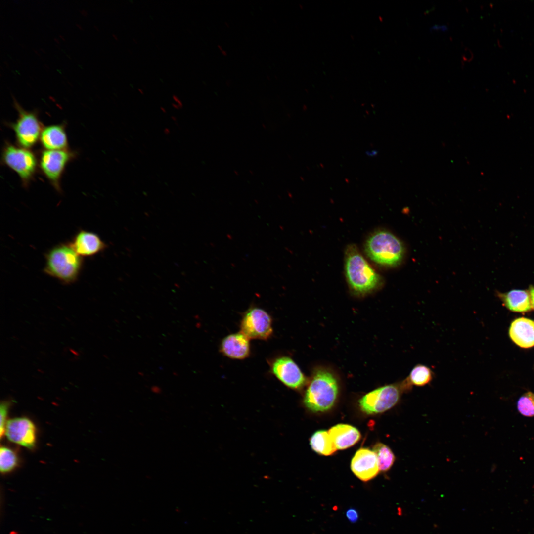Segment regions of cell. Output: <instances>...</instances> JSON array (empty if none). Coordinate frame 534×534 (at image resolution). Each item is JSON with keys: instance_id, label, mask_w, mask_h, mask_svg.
<instances>
[{"instance_id": "6da1fadb", "label": "cell", "mask_w": 534, "mask_h": 534, "mask_svg": "<svg viewBox=\"0 0 534 534\" xmlns=\"http://www.w3.org/2000/svg\"><path fill=\"white\" fill-rule=\"evenodd\" d=\"M345 270L349 285L352 291L364 295L381 285V277L370 266L354 244L347 246L345 252Z\"/></svg>"}, {"instance_id": "7a4b0ae2", "label": "cell", "mask_w": 534, "mask_h": 534, "mask_svg": "<svg viewBox=\"0 0 534 534\" xmlns=\"http://www.w3.org/2000/svg\"><path fill=\"white\" fill-rule=\"evenodd\" d=\"M45 258V273L64 284H70L77 280L84 261L69 243L55 245L47 251Z\"/></svg>"}, {"instance_id": "3957f363", "label": "cell", "mask_w": 534, "mask_h": 534, "mask_svg": "<svg viewBox=\"0 0 534 534\" xmlns=\"http://www.w3.org/2000/svg\"><path fill=\"white\" fill-rule=\"evenodd\" d=\"M338 393L335 376L326 369H318L314 372L306 391L304 403L313 412L326 411L333 406Z\"/></svg>"}, {"instance_id": "277c9868", "label": "cell", "mask_w": 534, "mask_h": 534, "mask_svg": "<svg viewBox=\"0 0 534 534\" xmlns=\"http://www.w3.org/2000/svg\"><path fill=\"white\" fill-rule=\"evenodd\" d=\"M364 250L372 261L391 267L400 265L405 254L402 242L386 230H379L371 234L365 242Z\"/></svg>"}, {"instance_id": "5b68a950", "label": "cell", "mask_w": 534, "mask_h": 534, "mask_svg": "<svg viewBox=\"0 0 534 534\" xmlns=\"http://www.w3.org/2000/svg\"><path fill=\"white\" fill-rule=\"evenodd\" d=\"M405 391L401 382L379 387L363 396L359 400L361 410L371 415L385 412L394 407Z\"/></svg>"}, {"instance_id": "8992f818", "label": "cell", "mask_w": 534, "mask_h": 534, "mask_svg": "<svg viewBox=\"0 0 534 534\" xmlns=\"http://www.w3.org/2000/svg\"><path fill=\"white\" fill-rule=\"evenodd\" d=\"M272 319L263 309L251 307L243 314L240 332L249 339L267 340L273 333Z\"/></svg>"}, {"instance_id": "52a82bcc", "label": "cell", "mask_w": 534, "mask_h": 534, "mask_svg": "<svg viewBox=\"0 0 534 534\" xmlns=\"http://www.w3.org/2000/svg\"><path fill=\"white\" fill-rule=\"evenodd\" d=\"M272 374L289 388L298 389L306 383V378L298 365L290 357L277 356L269 362Z\"/></svg>"}, {"instance_id": "ba28073f", "label": "cell", "mask_w": 534, "mask_h": 534, "mask_svg": "<svg viewBox=\"0 0 534 534\" xmlns=\"http://www.w3.org/2000/svg\"><path fill=\"white\" fill-rule=\"evenodd\" d=\"M14 100L15 107L19 113V117L14 127L16 137L22 146L30 147L38 139L41 132L40 124L35 113L24 110Z\"/></svg>"}, {"instance_id": "9c48e42d", "label": "cell", "mask_w": 534, "mask_h": 534, "mask_svg": "<svg viewBox=\"0 0 534 534\" xmlns=\"http://www.w3.org/2000/svg\"><path fill=\"white\" fill-rule=\"evenodd\" d=\"M4 433L11 442L32 448L36 440V427L33 422L25 417L11 419L7 421Z\"/></svg>"}, {"instance_id": "30bf717a", "label": "cell", "mask_w": 534, "mask_h": 534, "mask_svg": "<svg viewBox=\"0 0 534 534\" xmlns=\"http://www.w3.org/2000/svg\"><path fill=\"white\" fill-rule=\"evenodd\" d=\"M5 163L24 180L30 178L35 172L36 158L30 151L13 146H8L4 151Z\"/></svg>"}, {"instance_id": "8fae6325", "label": "cell", "mask_w": 534, "mask_h": 534, "mask_svg": "<svg viewBox=\"0 0 534 534\" xmlns=\"http://www.w3.org/2000/svg\"><path fill=\"white\" fill-rule=\"evenodd\" d=\"M351 468L354 474L363 481L373 479L380 471L374 452L364 448L356 452L352 459Z\"/></svg>"}, {"instance_id": "7c38bea8", "label": "cell", "mask_w": 534, "mask_h": 534, "mask_svg": "<svg viewBox=\"0 0 534 534\" xmlns=\"http://www.w3.org/2000/svg\"><path fill=\"white\" fill-rule=\"evenodd\" d=\"M69 244L82 257L95 255L107 248L106 244L97 234L84 230L79 231Z\"/></svg>"}, {"instance_id": "4fadbf2b", "label": "cell", "mask_w": 534, "mask_h": 534, "mask_svg": "<svg viewBox=\"0 0 534 534\" xmlns=\"http://www.w3.org/2000/svg\"><path fill=\"white\" fill-rule=\"evenodd\" d=\"M69 158L68 153L65 151L48 150L42 154L41 167L46 177L57 183Z\"/></svg>"}, {"instance_id": "5bb4252c", "label": "cell", "mask_w": 534, "mask_h": 534, "mask_svg": "<svg viewBox=\"0 0 534 534\" xmlns=\"http://www.w3.org/2000/svg\"><path fill=\"white\" fill-rule=\"evenodd\" d=\"M249 340L241 332L230 334L222 340L220 346V351L230 358H246L250 353Z\"/></svg>"}, {"instance_id": "9a60e30c", "label": "cell", "mask_w": 534, "mask_h": 534, "mask_svg": "<svg viewBox=\"0 0 534 534\" xmlns=\"http://www.w3.org/2000/svg\"><path fill=\"white\" fill-rule=\"evenodd\" d=\"M512 341L520 347L528 348L534 346V321L521 317L514 320L509 329Z\"/></svg>"}, {"instance_id": "2e32d148", "label": "cell", "mask_w": 534, "mask_h": 534, "mask_svg": "<svg viewBox=\"0 0 534 534\" xmlns=\"http://www.w3.org/2000/svg\"><path fill=\"white\" fill-rule=\"evenodd\" d=\"M337 449L349 448L360 439V433L355 427L348 424H339L331 427L328 431Z\"/></svg>"}, {"instance_id": "e0dca14e", "label": "cell", "mask_w": 534, "mask_h": 534, "mask_svg": "<svg viewBox=\"0 0 534 534\" xmlns=\"http://www.w3.org/2000/svg\"><path fill=\"white\" fill-rule=\"evenodd\" d=\"M505 306L514 312H523L532 309L529 293L526 290H512L501 295Z\"/></svg>"}, {"instance_id": "ac0fdd59", "label": "cell", "mask_w": 534, "mask_h": 534, "mask_svg": "<svg viewBox=\"0 0 534 534\" xmlns=\"http://www.w3.org/2000/svg\"><path fill=\"white\" fill-rule=\"evenodd\" d=\"M43 146L48 150H60L67 145V137L63 129L59 126L45 128L41 134Z\"/></svg>"}, {"instance_id": "d6986e66", "label": "cell", "mask_w": 534, "mask_h": 534, "mask_svg": "<svg viewBox=\"0 0 534 534\" xmlns=\"http://www.w3.org/2000/svg\"><path fill=\"white\" fill-rule=\"evenodd\" d=\"M312 449L316 453L328 456L337 450L328 432L319 430L315 432L310 439Z\"/></svg>"}, {"instance_id": "ffe728a7", "label": "cell", "mask_w": 534, "mask_h": 534, "mask_svg": "<svg viewBox=\"0 0 534 534\" xmlns=\"http://www.w3.org/2000/svg\"><path fill=\"white\" fill-rule=\"evenodd\" d=\"M433 373L431 369L422 364H417L413 367L406 378L412 386H424L430 383L433 379Z\"/></svg>"}, {"instance_id": "44dd1931", "label": "cell", "mask_w": 534, "mask_h": 534, "mask_svg": "<svg viewBox=\"0 0 534 534\" xmlns=\"http://www.w3.org/2000/svg\"><path fill=\"white\" fill-rule=\"evenodd\" d=\"M373 451L377 456L380 471L389 470L395 460V456L391 449L386 445L378 443L374 445Z\"/></svg>"}, {"instance_id": "7402d4cb", "label": "cell", "mask_w": 534, "mask_h": 534, "mask_svg": "<svg viewBox=\"0 0 534 534\" xmlns=\"http://www.w3.org/2000/svg\"><path fill=\"white\" fill-rule=\"evenodd\" d=\"M18 458L15 452L9 448L1 446L0 449V470L2 473L9 472L15 468Z\"/></svg>"}, {"instance_id": "603a6c76", "label": "cell", "mask_w": 534, "mask_h": 534, "mask_svg": "<svg viewBox=\"0 0 534 534\" xmlns=\"http://www.w3.org/2000/svg\"><path fill=\"white\" fill-rule=\"evenodd\" d=\"M518 411L526 417L534 416V394L531 392L524 393L518 400Z\"/></svg>"}, {"instance_id": "cb8c5ba5", "label": "cell", "mask_w": 534, "mask_h": 534, "mask_svg": "<svg viewBox=\"0 0 534 534\" xmlns=\"http://www.w3.org/2000/svg\"><path fill=\"white\" fill-rule=\"evenodd\" d=\"M9 403L7 402H3L0 406V435L1 438L5 431V425L7 422L6 417L7 416Z\"/></svg>"}, {"instance_id": "d4e9b609", "label": "cell", "mask_w": 534, "mask_h": 534, "mask_svg": "<svg viewBox=\"0 0 534 534\" xmlns=\"http://www.w3.org/2000/svg\"><path fill=\"white\" fill-rule=\"evenodd\" d=\"M348 519L351 522H356L358 519L357 511L353 508L348 509L346 513Z\"/></svg>"}, {"instance_id": "484cf974", "label": "cell", "mask_w": 534, "mask_h": 534, "mask_svg": "<svg viewBox=\"0 0 534 534\" xmlns=\"http://www.w3.org/2000/svg\"><path fill=\"white\" fill-rule=\"evenodd\" d=\"M448 27L446 25H444V24H443V25L435 24V25H433L431 27V28H430V31L431 32L438 31H442V32H445V31H447L448 30Z\"/></svg>"}, {"instance_id": "4316f807", "label": "cell", "mask_w": 534, "mask_h": 534, "mask_svg": "<svg viewBox=\"0 0 534 534\" xmlns=\"http://www.w3.org/2000/svg\"><path fill=\"white\" fill-rule=\"evenodd\" d=\"M529 294L532 308L534 309V286H531L529 289Z\"/></svg>"}, {"instance_id": "83f0119b", "label": "cell", "mask_w": 534, "mask_h": 534, "mask_svg": "<svg viewBox=\"0 0 534 534\" xmlns=\"http://www.w3.org/2000/svg\"><path fill=\"white\" fill-rule=\"evenodd\" d=\"M472 55L471 51L466 49L463 55V59L466 61H470Z\"/></svg>"}, {"instance_id": "f1b7e54d", "label": "cell", "mask_w": 534, "mask_h": 534, "mask_svg": "<svg viewBox=\"0 0 534 534\" xmlns=\"http://www.w3.org/2000/svg\"><path fill=\"white\" fill-rule=\"evenodd\" d=\"M173 99L181 108L182 107V103L180 99L176 95L173 94L172 96Z\"/></svg>"}, {"instance_id": "f546056e", "label": "cell", "mask_w": 534, "mask_h": 534, "mask_svg": "<svg viewBox=\"0 0 534 534\" xmlns=\"http://www.w3.org/2000/svg\"><path fill=\"white\" fill-rule=\"evenodd\" d=\"M377 154V151L376 150L368 151L366 152V154L368 156H375Z\"/></svg>"}, {"instance_id": "4dcf8cb0", "label": "cell", "mask_w": 534, "mask_h": 534, "mask_svg": "<svg viewBox=\"0 0 534 534\" xmlns=\"http://www.w3.org/2000/svg\"><path fill=\"white\" fill-rule=\"evenodd\" d=\"M172 106H173V107L174 108H175L176 109H179L180 108H181L178 104L173 103L172 104Z\"/></svg>"}, {"instance_id": "1f68e13d", "label": "cell", "mask_w": 534, "mask_h": 534, "mask_svg": "<svg viewBox=\"0 0 534 534\" xmlns=\"http://www.w3.org/2000/svg\"><path fill=\"white\" fill-rule=\"evenodd\" d=\"M138 92H139L140 93H141V94H144V92H143V90L142 89H140V88H138Z\"/></svg>"}, {"instance_id": "d6a6232c", "label": "cell", "mask_w": 534, "mask_h": 534, "mask_svg": "<svg viewBox=\"0 0 534 534\" xmlns=\"http://www.w3.org/2000/svg\"><path fill=\"white\" fill-rule=\"evenodd\" d=\"M160 108H161V110H162V111H163V112H166V110L165 109V108H164V107H160Z\"/></svg>"}]
</instances>
